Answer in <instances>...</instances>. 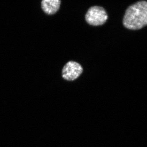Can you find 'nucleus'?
Segmentation results:
<instances>
[{
	"label": "nucleus",
	"instance_id": "obj_1",
	"mask_svg": "<svg viewBox=\"0 0 147 147\" xmlns=\"http://www.w3.org/2000/svg\"><path fill=\"white\" fill-rule=\"evenodd\" d=\"M123 24L126 28L138 30L147 26V2L139 1L129 7Z\"/></svg>",
	"mask_w": 147,
	"mask_h": 147
},
{
	"label": "nucleus",
	"instance_id": "obj_2",
	"mask_svg": "<svg viewBox=\"0 0 147 147\" xmlns=\"http://www.w3.org/2000/svg\"><path fill=\"white\" fill-rule=\"evenodd\" d=\"M85 19L88 24L97 26L105 24L108 20V15L103 7L94 6L89 9L85 16Z\"/></svg>",
	"mask_w": 147,
	"mask_h": 147
},
{
	"label": "nucleus",
	"instance_id": "obj_3",
	"mask_svg": "<svg viewBox=\"0 0 147 147\" xmlns=\"http://www.w3.org/2000/svg\"><path fill=\"white\" fill-rule=\"evenodd\" d=\"M83 71V67L80 64L70 61L63 67L62 71V77L67 81H74L81 75Z\"/></svg>",
	"mask_w": 147,
	"mask_h": 147
},
{
	"label": "nucleus",
	"instance_id": "obj_4",
	"mask_svg": "<svg viewBox=\"0 0 147 147\" xmlns=\"http://www.w3.org/2000/svg\"><path fill=\"white\" fill-rule=\"evenodd\" d=\"M61 3L60 0H43L41 1V7L46 14L53 15L59 10Z\"/></svg>",
	"mask_w": 147,
	"mask_h": 147
}]
</instances>
